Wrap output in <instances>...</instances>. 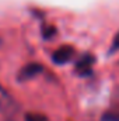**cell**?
Returning <instances> with one entry per match:
<instances>
[{
  "label": "cell",
  "mask_w": 119,
  "mask_h": 121,
  "mask_svg": "<svg viewBox=\"0 0 119 121\" xmlns=\"http://www.w3.org/2000/svg\"><path fill=\"white\" fill-rule=\"evenodd\" d=\"M17 108H18V106L14 101V99L11 97V94L4 90V87L0 85V111L4 116L11 117L17 113Z\"/></svg>",
  "instance_id": "cell-1"
},
{
  "label": "cell",
  "mask_w": 119,
  "mask_h": 121,
  "mask_svg": "<svg viewBox=\"0 0 119 121\" xmlns=\"http://www.w3.org/2000/svg\"><path fill=\"white\" fill-rule=\"evenodd\" d=\"M24 120L25 121H49V118L46 116L41 114V113H28V114H25Z\"/></svg>",
  "instance_id": "cell-5"
},
{
  "label": "cell",
  "mask_w": 119,
  "mask_h": 121,
  "mask_svg": "<svg viewBox=\"0 0 119 121\" xmlns=\"http://www.w3.org/2000/svg\"><path fill=\"white\" fill-rule=\"evenodd\" d=\"M41 72H42V65H39V63H30V65H25L21 69V72L18 73L17 79L18 80H27V79L34 78L35 75H38Z\"/></svg>",
  "instance_id": "cell-4"
},
{
  "label": "cell",
  "mask_w": 119,
  "mask_h": 121,
  "mask_svg": "<svg viewBox=\"0 0 119 121\" xmlns=\"http://www.w3.org/2000/svg\"><path fill=\"white\" fill-rule=\"evenodd\" d=\"M102 121H119V111H108L105 113L102 117Z\"/></svg>",
  "instance_id": "cell-6"
},
{
  "label": "cell",
  "mask_w": 119,
  "mask_h": 121,
  "mask_svg": "<svg viewBox=\"0 0 119 121\" xmlns=\"http://www.w3.org/2000/svg\"><path fill=\"white\" fill-rule=\"evenodd\" d=\"M94 56L86 54L84 56H81V59L76 63V70L77 73H80L81 76H88L92 73V65H94Z\"/></svg>",
  "instance_id": "cell-3"
},
{
  "label": "cell",
  "mask_w": 119,
  "mask_h": 121,
  "mask_svg": "<svg viewBox=\"0 0 119 121\" xmlns=\"http://www.w3.org/2000/svg\"><path fill=\"white\" fill-rule=\"evenodd\" d=\"M118 51H119V31L116 32V35L112 39V44H111V48H109V54H114V52H118Z\"/></svg>",
  "instance_id": "cell-7"
},
{
  "label": "cell",
  "mask_w": 119,
  "mask_h": 121,
  "mask_svg": "<svg viewBox=\"0 0 119 121\" xmlns=\"http://www.w3.org/2000/svg\"><path fill=\"white\" fill-rule=\"evenodd\" d=\"M55 27H48V28H44V35H45V38H51L52 35H55Z\"/></svg>",
  "instance_id": "cell-8"
},
{
  "label": "cell",
  "mask_w": 119,
  "mask_h": 121,
  "mask_svg": "<svg viewBox=\"0 0 119 121\" xmlns=\"http://www.w3.org/2000/svg\"><path fill=\"white\" fill-rule=\"evenodd\" d=\"M73 55H74L73 47H70V45H63V47L58 48V49L53 52L52 59H53L55 63H58V65H64V63H67L69 60L71 59Z\"/></svg>",
  "instance_id": "cell-2"
}]
</instances>
